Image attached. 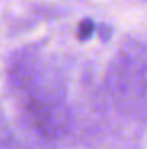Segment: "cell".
Listing matches in <instances>:
<instances>
[{"instance_id": "6da1fadb", "label": "cell", "mask_w": 147, "mask_h": 149, "mask_svg": "<svg viewBox=\"0 0 147 149\" xmlns=\"http://www.w3.org/2000/svg\"><path fill=\"white\" fill-rule=\"evenodd\" d=\"M19 83L28 92L24 109L31 128L47 141L61 137L69 127V111L66 108L62 92L54 90V87L47 83H40L35 71L28 66L19 71Z\"/></svg>"}, {"instance_id": "7a4b0ae2", "label": "cell", "mask_w": 147, "mask_h": 149, "mask_svg": "<svg viewBox=\"0 0 147 149\" xmlns=\"http://www.w3.org/2000/svg\"><path fill=\"white\" fill-rule=\"evenodd\" d=\"M95 30H97V24L92 19H83L78 26V38L80 40H88L95 33Z\"/></svg>"}]
</instances>
